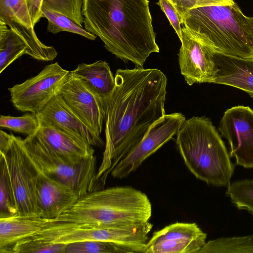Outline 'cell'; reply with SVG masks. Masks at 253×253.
<instances>
[{
	"label": "cell",
	"mask_w": 253,
	"mask_h": 253,
	"mask_svg": "<svg viewBox=\"0 0 253 253\" xmlns=\"http://www.w3.org/2000/svg\"><path fill=\"white\" fill-rule=\"evenodd\" d=\"M180 18L193 38L215 52L253 59V17L237 3L192 9Z\"/></svg>",
	"instance_id": "3"
},
{
	"label": "cell",
	"mask_w": 253,
	"mask_h": 253,
	"mask_svg": "<svg viewBox=\"0 0 253 253\" xmlns=\"http://www.w3.org/2000/svg\"><path fill=\"white\" fill-rule=\"evenodd\" d=\"M177 10L179 17L187 11L212 5H233L234 0H169Z\"/></svg>",
	"instance_id": "30"
},
{
	"label": "cell",
	"mask_w": 253,
	"mask_h": 253,
	"mask_svg": "<svg viewBox=\"0 0 253 253\" xmlns=\"http://www.w3.org/2000/svg\"><path fill=\"white\" fill-rule=\"evenodd\" d=\"M42 12V17L47 20V30L49 33L56 34L61 32H67L79 35L91 41L95 40L97 37L64 15L43 6Z\"/></svg>",
	"instance_id": "24"
},
{
	"label": "cell",
	"mask_w": 253,
	"mask_h": 253,
	"mask_svg": "<svg viewBox=\"0 0 253 253\" xmlns=\"http://www.w3.org/2000/svg\"><path fill=\"white\" fill-rule=\"evenodd\" d=\"M35 135L71 164H78L94 156L93 146L50 126L40 123Z\"/></svg>",
	"instance_id": "17"
},
{
	"label": "cell",
	"mask_w": 253,
	"mask_h": 253,
	"mask_svg": "<svg viewBox=\"0 0 253 253\" xmlns=\"http://www.w3.org/2000/svg\"><path fill=\"white\" fill-rule=\"evenodd\" d=\"M37 168L39 172L37 201L41 217L48 219H56L74 204L79 196L72 189Z\"/></svg>",
	"instance_id": "16"
},
{
	"label": "cell",
	"mask_w": 253,
	"mask_h": 253,
	"mask_svg": "<svg viewBox=\"0 0 253 253\" xmlns=\"http://www.w3.org/2000/svg\"><path fill=\"white\" fill-rule=\"evenodd\" d=\"M152 211L146 194L130 186H115L93 191L79 198L54 220L133 227L148 222Z\"/></svg>",
	"instance_id": "4"
},
{
	"label": "cell",
	"mask_w": 253,
	"mask_h": 253,
	"mask_svg": "<svg viewBox=\"0 0 253 253\" xmlns=\"http://www.w3.org/2000/svg\"><path fill=\"white\" fill-rule=\"evenodd\" d=\"M206 238L196 223L176 222L155 232L145 253H199Z\"/></svg>",
	"instance_id": "14"
},
{
	"label": "cell",
	"mask_w": 253,
	"mask_h": 253,
	"mask_svg": "<svg viewBox=\"0 0 253 253\" xmlns=\"http://www.w3.org/2000/svg\"><path fill=\"white\" fill-rule=\"evenodd\" d=\"M26 42L0 20V73L23 55H27Z\"/></svg>",
	"instance_id": "21"
},
{
	"label": "cell",
	"mask_w": 253,
	"mask_h": 253,
	"mask_svg": "<svg viewBox=\"0 0 253 253\" xmlns=\"http://www.w3.org/2000/svg\"><path fill=\"white\" fill-rule=\"evenodd\" d=\"M157 3L165 13L180 40L181 38L182 27L181 20L177 10L169 0H159Z\"/></svg>",
	"instance_id": "31"
},
{
	"label": "cell",
	"mask_w": 253,
	"mask_h": 253,
	"mask_svg": "<svg viewBox=\"0 0 253 253\" xmlns=\"http://www.w3.org/2000/svg\"><path fill=\"white\" fill-rule=\"evenodd\" d=\"M64 253H133L129 249L113 242L80 241L66 244Z\"/></svg>",
	"instance_id": "25"
},
{
	"label": "cell",
	"mask_w": 253,
	"mask_h": 253,
	"mask_svg": "<svg viewBox=\"0 0 253 253\" xmlns=\"http://www.w3.org/2000/svg\"><path fill=\"white\" fill-rule=\"evenodd\" d=\"M175 142L185 165L197 178L215 186L229 185L234 166L209 118L193 117L185 120Z\"/></svg>",
	"instance_id": "5"
},
{
	"label": "cell",
	"mask_w": 253,
	"mask_h": 253,
	"mask_svg": "<svg viewBox=\"0 0 253 253\" xmlns=\"http://www.w3.org/2000/svg\"><path fill=\"white\" fill-rule=\"evenodd\" d=\"M49 219L40 216L0 218V253H10L18 242L40 232Z\"/></svg>",
	"instance_id": "19"
},
{
	"label": "cell",
	"mask_w": 253,
	"mask_h": 253,
	"mask_svg": "<svg viewBox=\"0 0 253 253\" xmlns=\"http://www.w3.org/2000/svg\"><path fill=\"white\" fill-rule=\"evenodd\" d=\"M218 130L228 140L230 155L235 157L236 163L246 168H253V110L243 105L227 109Z\"/></svg>",
	"instance_id": "10"
},
{
	"label": "cell",
	"mask_w": 253,
	"mask_h": 253,
	"mask_svg": "<svg viewBox=\"0 0 253 253\" xmlns=\"http://www.w3.org/2000/svg\"><path fill=\"white\" fill-rule=\"evenodd\" d=\"M82 14L84 29L124 61L143 67L160 51L148 0H84Z\"/></svg>",
	"instance_id": "2"
},
{
	"label": "cell",
	"mask_w": 253,
	"mask_h": 253,
	"mask_svg": "<svg viewBox=\"0 0 253 253\" xmlns=\"http://www.w3.org/2000/svg\"><path fill=\"white\" fill-rule=\"evenodd\" d=\"M115 86L105 102V144L96 178L108 175L165 114L167 78L158 69H119Z\"/></svg>",
	"instance_id": "1"
},
{
	"label": "cell",
	"mask_w": 253,
	"mask_h": 253,
	"mask_svg": "<svg viewBox=\"0 0 253 253\" xmlns=\"http://www.w3.org/2000/svg\"><path fill=\"white\" fill-rule=\"evenodd\" d=\"M40 126L37 114L27 113L21 116L1 115L0 127L29 136L36 134Z\"/></svg>",
	"instance_id": "27"
},
{
	"label": "cell",
	"mask_w": 253,
	"mask_h": 253,
	"mask_svg": "<svg viewBox=\"0 0 253 253\" xmlns=\"http://www.w3.org/2000/svg\"><path fill=\"white\" fill-rule=\"evenodd\" d=\"M19 215L7 160L0 153V218Z\"/></svg>",
	"instance_id": "22"
},
{
	"label": "cell",
	"mask_w": 253,
	"mask_h": 253,
	"mask_svg": "<svg viewBox=\"0 0 253 253\" xmlns=\"http://www.w3.org/2000/svg\"><path fill=\"white\" fill-rule=\"evenodd\" d=\"M66 244L49 243L30 238L17 242L10 253H64Z\"/></svg>",
	"instance_id": "29"
},
{
	"label": "cell",
	"mask_w": 253,
	"mask_h": 253,
	"mask_svg": "<svg viewBox=\"0 0 253 253\" xmlns=\"http://www.w3.org/2000/svg\"><path fill=\"white\" fill-rule=\"evenodd\" d=\"M180 41L178 62L187 84L213 83L218 71L214 59L215 52L193 38L182 26Z\"/></svg>",
	"instance_id": "11"
},
{
	"label": "cell",
	"mask_w": 253,
	"mask_h": 253,
	"mask_svg": "<svg viewBox=\"0 0 253 253\" xmlns=\"http://www.w3.org/2000/svg\"><path fill=\"white\" fill-rule=\"evenodd\" d=\"M70 73L84 82L104 103L115 86V78L109 64L103 60L91 64H80Z\"/></svg>",
	"instance_id": "20"
},
{
	"label": "cell",
	"mask_w": 253,
	"mask_h": 253,
	"mask_svg": "<svg viewBox=\"0 0 253 253\" xmlns=\"http://www.w3.org/2000/svg\"><path fill=\"white\" fill-rule=\"evenodd\" d=\"M84 0H43L42 6L69 17L83 27Z\"/></svg>",
	"instance_id": "28"
},
{
	"label": "cell",
	"mask_w": 253,
	"mask_h": 253,
	"mask_svg": "<svg viewBox=\"0 0 253 253\" xmlns=\"http://www.w3.org/2000/svg\"><path fill=\"white\" fill-rule=\"evenodd\" d=\"M26 150L41 170L72 189L79 198L100 187L96 176L95 156L76 164L64 160L35 134L23 139Z\"/></svg>",
	"instance_id": "6"
},
{
	"label": "cell",
	"mask_w": 253,
	"mask_h": 253,
	"mask_svg": "<svg viewBox=\"0 0 253 253\" xmlns=\"http://www.w3.org/2000/svg\"><path fill=\"white\" fill-rule=\"evenodd\" d=\"M69 75L57 62L49 64L37 75L8 88L10 101L19 111L38 114L59 94Z\"/></svg>",
	"instance_id": "8"
},
{
	"label": "cell",
	"mask_w": 253,
	"mask_h": 253,
	"mask_svg": "<svg viewBox=\"0 0 253 253\" xmlns=\"http://www.w3.org/2000/svg\"><path fill=\"white\" fill-rule=\"evenodd\" d=\"M0 153L7 160L19 215L41 217L37 193L39 172L26 150L23 139L1 130Z\"/></svg>",
	"instance_id": "7"
},
{
	"label": "cell",
	"mask_w": 253,
	"mask_h": 253,
	"mask_svg": "<svg viewBox=\"0 0 253 253\" xmlns=\"http://www.w3.org/2000/svg\"><path fill=\"white\" fill-rule=\"evenodd\" d=\"M33 25L42 17V8L43 0H26Z\"/></svg>",
	"instance_id": "32"
},
{
	"label": "cell",
	"mask_w": 253,
	"mask_h": 253,
	"mask_svg": "<svg viewBox=\"0 0 253 253\" xmlns=\"http://www.w3.org/2000/svg\"><path fill=\"white\" fill-rule=\"evenodd\" d=\"M59 94L81 121L100 135L105 118L103 100L84 82L70 73Z\"/></svg>",
	"instance_id": "13"
},
{
	"label": "cell",
	"mask_w": 253,
	"mask_h": 253,
	"mask_svg": "<svg viewBox=\"0 0 253 253\" xmlns=\"http://www.w3.org/2000/svg\"><path fill=\"white\" fill-rule=\"evenodd\" d=\"M0 20L26 42L27 55L42 61H52L56 57V49L44 44L38 37L26 0H0Z\"/></svg>",
	"instance_id": "12"
},
{
	"label": "cell",
	"mask_w": 253,
	"mask_h": 253,
	"mask_svg": "<svg viewBox=\"0 0 253 253\" xmlns=\"http://www.w3.org/2000/svg\"><path fill=\"white\" fill-rule=\"evenodd\" d=\"M199 253H253V235L210 240Z\"/></svg>",
	"instance_id": "23"
},
{
	"label": "cell",
	"mask_w": 253,
	"mask_h": 253,
	"mask_svg": "<svg viewBox=\"0 0 253 253\" xmlns=\"http://www.w3.org/2000/svg\"><path fill=\"white\" fill-rule=\"evenodd\" d=\"M185 120L181 113L165 114L150 127L141 141L116 166L111 175L122 179L136 170L147 158L176 135Z\"/></svg>",
	"instance_id": "9"
},
{
	"label": "cell",
	"mask_w": 253,
	"mask_h": 253,
	"mask_svg": "<svg viewBox=\"0 0 253 253\" xmlns=\"http://www.w3.org/2000/svg\"><path fill=\"white\" fill-rule=\"evenodd\" d=\"M214 59L218 71L213 84L236 87L253 98V59L217 52L214 54Z\"/></svg>",
	"instance_id": "18"
},
{
	"label": "cell",
	"mask_w": 253,
	"mask_h": 253,
	"mask_svg": "<svg viewBox=\"0 0 253 253\" xmlns=\"http://www.w3.org/2000/svg\"><path fill=\"white\" fill-rule=\"evenodd\" d=\"M226 194L238 209L246 210L253 214V179L230 183Z\"/></svg>",
	"instance_id": "26"
},
{
	"label": "cell",
	"mask_w": 253,
	"mask_h": 253,
	"mask_svg": "<svg viewBox=\"0 0 253 253\" xmlns=\"http://www.w3.org/2000/svg\"><path fill=\"white\" fill-rule=\"evenodd\" d=\"M40 123L47 125L92 146L105 144L100 135L88 127L65 102L60 94L37 114Z\"/></svg>",
	"instance_id": "15"
}]
</instances>
